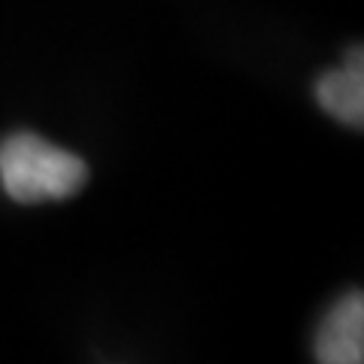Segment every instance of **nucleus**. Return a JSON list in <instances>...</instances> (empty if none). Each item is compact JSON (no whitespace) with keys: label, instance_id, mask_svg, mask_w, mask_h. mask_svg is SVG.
I'll return each mask as SVG.
<instances>
[{"label":"nucleus","instance_id":"obj_1","mask_svg":"<svg viewBox=\"0 0 364 364\" xmlns=\"http://www.w3.org/2000/svg\"><path fill=\"white\" fill-rule=\"evenodd\" d=\"M0 182L18 203L64 200L88 182V167L79 155L21 131L0 143Z\"/></svg>","mask_w":364,"mask_h":364},{"label":"nucleus","instance_id":"obj_2","mask_svg":"<svg viewBox=\"0 0 364 364\" xmlns=\"http://www.w3.org/2000/svg\"><path fill=\"white\" fill-rule=\"evenodd\" d=\"M316 358L322 364L364 361V298L352 291L334 304L316 337Z\"/></svg>","mask_w":364,"mask_h":364},{"label":"nucleus","instance_id":"obj_3","mask_svg":"<svg viewBox=\"0 0 364 364\" xmlns=\"http://www.w3.org/2000/svg\"><path fill=\"white\" fill-rule=\"evenodd\" d=\"M316 97L328 116L337 122L361 128L364 124V61L361 49L349 52L346 64L340 70L325 73L316 82Z\"/></svg>","mask_w":364,"mask_h":364}]
</instances>
